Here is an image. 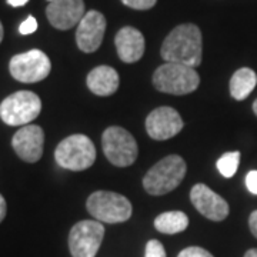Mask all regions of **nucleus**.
Returning a JSON list of instances; mask_svg holds the SVG:
<instances>
[{"label": "nucleus", "mask_w": 257, "mask_h": 257, "mask_svg": "<svg viewBox=\"0 0 257 257\" xmlns=\"http://www.w3.org/2000/svg\"><path fill=\"white\" fill-rule=\"evenodd\" d=\"M248 227H250L251 234L257 239V210H254L250 214V217H248Z\"/></svg>", "instance_id": "obj_25"}, {"label": "nucleus", "mask_w": 257, "mask_h": 257, "mask_svg": "<svg viewBox=\"0 0 257 257\" xmlns=\"http://www.w3.org/2000/svg\"><path fill=\"white\" fill-rule=\"evenodd\" d=\"M202 32L196 25L186 23L175 28L165 39L160 55L166 63L197 67L202 63Z\"/></svg>", "instance_id": "obj_1"}, {"label": "nucleus", "mask_w": 257, "mask_h": 257, "mask_svg": "<svg viewBox=\"0 0 257 257\" xmlns=\"http://www.w3.org/2000/svg\"><path fill=\"white\" fill-rule=\"evenodd\" d=\"M177 257H214L211 254L210 251L204 250L202 247H197V246H192V247H187L182 250L179 253Z\"/></svg>", "instance_id": "obj_22"}, {"label": "nucleus", "mask_w": 257, "mask_h": 257, "mask_svg": "<svg viewBox=\"0 0 257 257\" xmlns=\"http://www.w3.org/2000/svg\"><path fill=\"white\" fill-rule=\"evenodd\" d=\"M184 123L180 114L169 106H162L152 111L146 119L147 135L155 140H167L182 132Z\"/></svg>", "instance_id": "obj_12"}, {"label": "nucleus", "mask_w": 257, "mask_h": 257, "mask_svg": "<svg viewBox=\"0 0 257 257\" xmlns=\"http://www.w3.org/2000/svg\"><path fill=\"white\" fill-rule=\"evenodd\" d=\"M186 162L179 155H170L157 162L145 176L143 187L152 196H162L173 192L183 182Z\"/></svg>", "instance_id": "obj_2"}, {"label": "nucleus", "mask_w": 257, "mask_h": 257, "mask_svg": "<svg viewBox=\"0 0 257 257\" xmlns=\"http://www.w3.org/2000/svg\"><path fill=\"white\" fill-rule=\"evenodd\" d=\"M116 50L120 60L124 63H135L139 62L145 55V37L138 29L126 26L121 28L114 39Z\"/></svg>", "instance_id": "obj_15"}, {"label": "nucleus", "mask_w": 257, "mask_h": 257, "mask_svg": "<svg viewBox=\"0 0 257 257\" xmlns=\"http://www.w3.org/2000/svg\"><path fill=\"white\" fill-rule=\"evenodd\" d=\"M9 70L13 79H16L18 82L36 83L49 76L52 70V63L46 53L33 49L26 53L13 56L10 59Z\"/></svg>", "instance_id": "obj_8"}, {"label": "nucleus", "mask_w": 257, "mask_h": 257, "mask_svg": "<svg viewBox=\"0 0 257 257\" xmlns=\"http://www.w3.org/2000/svg\"><path fill=\"white\" fill-rule=\"evenodd\" d=\"M84 15L83 0H53L46 8L47 20L59 30L74 28L80 23Z\"/></svg>", "instance_id": "obj_14"}, {"label": "nucleus", "mask_w": 257, "mask_h": 257, "mask_svg": "<svg viewBox=\"0 0 257 257\" xmlns=\"http://www.w3.org/2000/svg\"><path fill=\"white\" fill-rule=\"evenodd\" d=\"M87 87L97 96H111L119 89V74L110 66H97L87 74Z\"/></svg>", "instance_id": "obj_16"}, {"label": "nucleus", "mask_w": 257, "mask_h": 257, "mask_svg": "<svg viewBox=\"0 0 257 257\" xmlns=\"http://www.w3.org/2000/svg\"><path fill=\"white\" fill-rule=\"evenodd\" d=\"M29 0H8V3H9L10 6H13V8H19V6H23V5H26Z\"/></svg>", "instance_id": "obj_27"}, {"label": "nucleus", "mask_w": 257, "mask_h": 257, "mask_svg": "<svg viewBox=\"0 0 257 257\" xmlns=\"http://www.w3.org/2000/svg\"><path fill=\"white\" fill-rule=\"evenodd\" d=\"M190 200L196 210L209 220L221 221L229 216V204L227 202L214 193L206 184L199 183L193 186L190 192Z\"/></svg>", "instance_id": "obj_13"}, {"label": "nucleus", "mask_w": 257, "mask_h": 257, "mask_svg": "<svg viewBox=\"0 0 257 257\" xmlns=\"http://www.w3.org/2000/svg\"><path fill=\"white\" fill-rule=\"evenodd\" d=\"M106 32V19L97 10H89L76 30V43L84 53H93L100 47Z\"/></svg>", "instance_id": "obj_10"}, {"label": "nucleus", "mask_w": 257, "mask_h": 257, "mask_svg": "<svg viewBox=\"0 0 257 257\" xmlns=\"http://www.w3.org/2000/svg\"><path fill=\"white\" fill-rule=\"evenodd\" d=\"M42 111V100L36 93L20 90L0 103V119L9 126L28 124Z\"/></svg>", "instance_id": "obj_6"}, {"label": "nucleus", "mask_w": 257, "mask_h": 257, "mask_svg": "<svg viewBox=\"0 0 257 257\" xmlns=\"http://www.w3.org/2000/svg\"><path fill=\"white\" fill-rule=\"evenodd\" d=\"M253 111H254V114L257 116V99L253 101Z\"/></svg>", "instance_id": "obj_30"}, {"label": "nucleus", "mask_w": 257, "mask_h": 257, "mask_svg": "<svg viewBox=\"0 0 257 257\" xmlns=\"http://www.w3.org/2000/svg\"><path fill=\"white\" fill-rule=\"evenodd\" d=\"M189 226V217L183 211H166L155 219V227L163 234H176L184 231Z\"/></svg>", "instance_id": "obj_18"}, {"label": "nucleus", "mask_w": 257, "mask_h": 257, "mask_svg": "<svg viewBox=\"0 0 257 257\" xmlns=\"http://www.w3.org/2000/svg\"><path fill=\"white\" fill-rule=\"evenodd\" d=\"M37 29V22L36 19L33 18V16H29L22 25H20V28H19V32H20V35H30V33H35Z\"/></svg>", "instance_id": "obj_23"}, {"label": "nucleus", "mask_w": 257, "mask_h": 257, "mask_svg": "<svg viewBox=\"0 0 257 257\" xmlns=\"http://www.w3.org/2000/svg\"><path fill=\"white\" fill-rule=\"evenodd\" d=\"M56 163L66 170L82 172L92 167L96 160V147L84 135H72L63 139L55 150Z\"/></svg>", "instance_id": "obj_4"}, {"label": "nucleus", "mask_w": 257, "mask_h": 257, "mask_svg": "<svg viewBox=\"0 0 257 257\" xmlns=\"http://www.w3.org/2000/svg\"><path fill=\"white\" fill-rule=\"evenodd\" d=\"M145 257H166V250L159 240H149L146 244Z\"/></svg>", "instance_id": "obj_20"}, {"label": "nucleus", "mask_w": 257, "mask_h": 257, "mask_svg": "<svg viewBox=\"0 0 257 257\" xmlns=\"http://www.w3.org/2000/svg\"><path fill=\"white\" fill-rule=\"evenodd\" d=\"M240 163V152H227L217 160V169L220 175L230 179L236 175Z\"/></svg>", "instance_id": "obj_19"}, {"label": "nucleus", "mask_w": 257, "mask_h": 257, "mask_svg": "<svg viewBox=\"0 0 257 257\" xmlns=\"http://www.w3.org/2000/svg\"><path fill=\"white\" fill-rule=\"evenodd\" d=\"M157 0H121V3L127 8L136 10H149L156 5Z\"/></svg>", "instance_id": "obj_21"}, {"label": "nucleus", "mask_w": 257, "mask_h": 257, "mask_svg": "<svg viewBox=\"0 0 257 257\" xmlns=\"http://www.w3.org/2000/svg\"><path fill=\"white\" fill-rule=\"evenodd\" d=\"M3 40V26H2V22H0V43Z\"/></svg>", "instance_id": "obj_29"}, {"label": "nucleus", "mask_w": 257, "mask_h": 257, "mask_svg": "<svg viewBox=\"0 0 257 257\" xmlns=\"http://www.w3.org/2000/svg\"><path fill=\"white\" fill-rule=\"evenodd\" d=\"M256 84V72L248 67H241L230 79V94L234 100H244L254 90Z\"/></svg>", "instance_id": "obj_17"}, {"label": "nucleus", "mask_w": 257, "mask_h": 257, "mask_svg": "<svg viewBox=\"0 0 257 257\" xmlns=\"http://www.w3.org/2000/svg\"><path fill=\"white\" fill-rule=\"evenodd\" d=\"M6 211H8V204H6L5 197L0 194V223L3 221L5 217H6Z\"/></svg>", "instance_id": "obj_26"}, {"label": "nucleus", "mask_w": 257, "mask_h": 257, "mask_svg": "<svg viewBox=\"0 0 257 257\" xmlns=\"http://www.w3.org/2000/svg\"><path fill=\"white\" fill-rule=\"evenodd\" d=\"M101 145L104 156L117 167L132 166L138 159V143L126 128L119 126L107 127L101 136Z\"/></svg>", "instance_id": "obj_7"}, {"label": "nucleus", "mask_w": 257, "mask_h": 257, "mask_svg": "<svg viewBox=\"0 0 257 257\" xmlns=\"http://www.w3.org/2000/svg\"><path fill=\"white\" fill-rule=\"evenodd\" d=\"M244 257H257V248H250V250H247Z\"/></svg>", "instance_id": "obj_28"}, {"label": "nucleus", "mask_w": 257, "mask_h": 257, "mask_svg": "<svg viewBox=\"0 0 257 257\" xmlns=\"http://www.w3.org/2000/svg\"><path fill=\"white\" fill-rule=\"evenodd\" d=\"M86 207L96 220L110 224L127 221L133 211L127 197L104 190L92 193L86 202Z\"/></svg>", "instance_id": "obj_5"}, {"label": "nucleus", "mask_w": 257, "mask_h": 257, "mask_svg": "<svg viewBox=\"0 0 257 257\" xmlns=\"http://www.w3.org/2000/svg\"><path fill=\"white\" fill-rule=\"evenodd\" d=\"M200 84L194 67L179 63H165L153 73V86L162 93L183 96L193 93Z\"/></svg>", "instance_id": "obj_3"}, {"label": "nucleus", "mask_w": 257, "mask_h": 257, "mask_svg": "<svg viewBox=\"0 0 257 257\" xmlns=\"http://www.w3.org/2000/svg\"><path fill=\"white\" fill-rule=\"evenodd\" d=\"M12 146L23 162L36 163L43 156L45 132L36 124L23 126L15 133L12 139Z\"/></svg>", "instance_id": "obj_11"}, {"label": "nucleus", "mask_w": 257, "mask_h": 257, "mask_svg": "<svg viewBox=\"0 0 257 257\" xmlns=\"http://www.w3.org/2000/svg\"><path fill=\"white\" fill-rule=\"evenodd\" d=\"M246 187L250 193L257 196V170H250L246 176Z\"/></svg>", "instance_id": "obj_24"}, {"label": "nucleus", "mask_w": 257, "mask_h": 257, "mask_svg": "<svg viewBox=\"0 0 257 257\" xmlns=\"http://www.w3.org/2000/svg\"><path fill=\"white\" fill-rule=\"evenodd\" d=\"M104 239V226L97 220L76 223L69 233L72 257H96Z\"/></svg>", "instance_id": "obj_9"}]
</instances>
